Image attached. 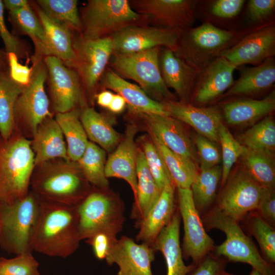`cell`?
Returning a JSON list of instances; mask_svg holds the SVG:
<instances>
[{"mask_svg":"<svg viewBox=\"0 0 275 275\" xmlns=\"http://www.w3.org/2000/svg\"><path fill=\"white\" fill-rule=\"evenodd\" d=\"M81 240L77 206L40 200L30 240L32 252L66 258L77 250Z\"/></svg>","mask_w":275,"mask_h":275,"instance_id":"cell-1","label":"cell"},{"mask_svg":"<svg viewBox=\"0 0 275 275\" xmlns=\"http://www.w3.org/2000/svg\"><path fill=\"white\" fill-rule=\"evenodd\" d=\"M75 162L57 159L36 166L31 191L42 201L78 206L90 191Z\"/></svg>","mask_w":275,"mask_h":275,"instance_id":"cell-2","label":"cell"},{"mask_svg":"<svg viewBox=\"0 0 275 275\" xmlns=\"http://www.w3.org/2000/svg\"><path fill=\"white\" fill-rule=\"evenodd\" d=\"M35 168L31 140L16 130L7 140L0 137V203H12L29 194Z\"/></svg>","mask_w":275,"mask_h":275,"instance_id":"cell-3","label":"cell"},{"mask_svg":"<svg viewBox=\"0 0 275 275\" xmlns=\"http://www.w3.org/2000/svg\"><path fill=\"white\" fill-rule=\"evenodd\" d=\"M82 38L96 40L112 36L131 25H145L146 16L135 12L127 0H89L80 11Z\"/></svg>","mask_w":275,"mask_h":275,"instance_id":"cell-4","label":"cell"},{"mask_svg":"<svg viewBox=\"0 0 275 275\" xmlns=\"http://www.w3.org/2000/svg\"><path fill=\"white\" fill-rule=\"evenodd\" d=\"M244 35L204 23L180 35L175 53L200 72Z\"/></svg>","mask_w":275,"mask_h":275,"instance_id":"cell-5","label":"cell"},{"mask_svg":"<svg viewBox=\"0 0 275 275\" xmlns=\"http://www.w3.org/2000/svg\"><path fill=\"white\" fill-rule=\"evenodd\" d=\"M42 57L32 55L31 73L29 83L18 96L14 106L15 130L27 138L33 137L38 126L52 116L49 99L45 90L47 71Z\"/></svg>","mask_w":275,"mask_h":275,"instance_id":"cell-6","label":"cell"},{"mask_svg":"<svg viewBox=\"0 0 275 275\" xmlns=\"http://www.w3.org/2000/svg\"><path fill=\"white\" fill-rule=\"evenodd\" d=\"M40 208V200L31 190L23 199L0 203V246L17 255L32 252L30 240Z\"/></svg>","mask_w":275,"mask_h":275,"instance_id":"cell-7","label":"cell"},{"mask_svg":"<svg viewBox=\"0 0 275 275\" xmlns=\"http://www.w3.org/2000/svg\"><path fill=\"white\" fill-rule=\"evenodd\" d=\"M205 223L209 228L222 231L226 236L224 242L214 246L215 256H224L231 261L249 264L262 275H274L270 263L261 256L238 222L215 207L205 216Z\"/></svg>","mask_w":275,"mask_h":275,"instance_id":"cell-8","label":"cell"},{"mask_svg":"<svg viewBox=\"0 0 275 275\" xmlns=\"http://www.w3.org/2000/svg\"><path fill=\"white\" fill-rule=\"evenodd\" d=\"M124 208L114 197L102 191H90L77 206L81 240L100 233L117 238L125 221Z\"/></svg>","mask_w":275,"mask_h":275,"instance_id":"cell-9","label":"cell"},{"mask_svg":"<svg viewBox=\"0 0 275 275\" xmlns=\"http://www.w3.org/2000/svg\"><path fill=\"white\" fill-rule=\"evenodd\" d=\"M159 53L157 47L132 53L113 54L111 64L118 75L134 80L145 92L165 101L173 100L174 96L161 76Z\"/></svg>","mask_w":275,"mask_h":275,"instance_id":"cell-10","label":"cell"},{"mask_svg":"<svg viewBox=\"0 0 275 275\" xmlns=\"http://www.w3.org/2000/svg\"><path fill=\"white\" fill-rule=\"evenodd\" d=\"M44 61L50 101L56 114L86 106L85 89L76 71L53 56L45 57Z\"/></svg>","mask_w":275,"mask_h":275,"instance_id":"cell-11","label":"cell"},{"mask_svg":"<svg viewBox=\"0 0 275 275\" xmlns=\"http://www.w3.org/2000/svg\"><path fill=\"white\" fill-rule=\"evenodd\" d=\"M196 1L133 0L129 1L136 13L146 16L155 27L172 31L179 36L192 28L196 19Z\"/></svg>","mask_w":275,"mask_h":275,"instance_id":"cell-12","label":"cell"},{"mask_svg":"<svg viewBox=\"0 0 275 275\" xmlns=\"http://www.w3.org/2000/svg\"><path fill=\"white\" fill-rule=\"evenodd\" d=\"M73 34L75 59L71 68L79 76L85 90L92 93L96 88L113 54L111 37L96 40L82 38Z\"/></svg>","mask_w":275,"mask_h":275,"instance_id":"cell-13","label":"cell"},{"mask_svg":"<svg viewBox=\"0 0 275 275\" xmlns=\"http://www.w3.org/2000/svg\"><path fill=\"white\" fill-rule=\"evenodd\" d=\"M178 197L184 228L182 255L197 265L214 250V241L204 228L190 188H178Z\"/></svg>","mask_w":275,"mask_h":275,"instance_id":"cell-14","label":"cell"},{"mask_svg":"<svg viewBox=\"0 0 275 275\" xmlns=\"http://www.w3.org/2000/svg\"><path fill=\"white\" fill-rule=\"evenodd\" d=\"M225 184L216 207L222 212L239 222L249 212L257 210L263 187L243 168L228 179Z\"/></svg>","mask_w":275,"mask_h":275,"instance_id":"cell-15","label":"cell"},{"mask_svg":"<svg viewBox=\"0 0 275 275\" xmlns=\"http://www.w3.org/2000/svg\"><path fill=\"white\" fill-rule=\"evenodd\" d=\"M179 35L168 29L135 25L125 28L113 34V54L138 52L163 46L175 52Z\"/></svg>","mask_w":275,"mask_h":275,"instance_id":"cell-16","label":"cell"},{"mask_svg":"<svg viewBox=\"0 0 275 275\" xmlns=\"http://www.w3.org/2000/svg\"><path fill=\"white\" fill-rule=\"evenodd\" d=\"M275 54V26L269 23L257 27L244 35L221 56L237 67L259 65Z\"/></svg>","mask_w":275,"mask_h":275,"instance_id":"cell-17","label":"cell"},{"mask_svg":"<svg viewBox=\"0 0 275 275\" xmlns=\"http://www.w3.org/2000/svg\"><path fill=\"white\" fill-rule=\"evenodd\" d=\"M147 124L150 133L173 152L193 161L199 167L193 140L179 120L170 115L152 113L136 114Z\"/></svg>","mask_w":275,"mask_h":275,"instance_id":"cell-18","label":"cell"},{"mask_svg":"<svg viewBox=\"0 0 275 275\" xmlns=\"http://www.w3.org/2000/svg\"><path fill=\"white\" fill-rule=\"evenodd\" d=\"M155 252L149 244H138L131 238L123 236L115 242L105 260L108 265H118L117 275H153L151 263Z\"/></svg>","mask_w":275,"mask_h":275,"instance_id":"cell-19","label":"cell"},{"mask_svg":"<svg viewBox=\"0 0 275 275\" xmlns=\"http://www.w3.org/2000/svg\"><path fill=\"white\" fill-rule=\"evenodd\" d=\"M237 67L219 57L202 70L196 79L193 98L200 104L210 102L222 95L234 84L233 73Z\"/></svg>","mask_w":275,"mask_h":275,"instance_id":"cell-20","label":"cell"},{"mask_svg":"<svg viewBox=\"0 0 275 275\" xmlns=\"http://www.w3.org/2000/svg\"><path fill=\"white\" fill-rule=\"evenodd\" d=\"M162 103L170 116L190 125L197 133L213 142H219L218 128L223 120L217 108L197 107L173 100L164 101Z\"/></svg>","mask_w":275,"mask_h":275,"instance_id":"cell-21","label":"cell"},{"mask_svg":"<svg viewBox=\"0 0 275 275\" xmlns=\"http://www.w3.org/2000/svg\"><path fill=\"white\" fill-rule=\"evenodd\" d=\"M137 129L134 124L128 125L123 139L109 156L105 167V174L107 178L116 177L123 179L130 185L134 200L137 195V148L134 142Z\"/></svg>","mask_w":275,"mask_h":275,"instance_id":"cell-22","label":"cell"},{"mask_svg":"<svg viewBox=\"0 0 275 275\" xmlns=\"http://www.w3.org/2000/svg\"><path fill=\"white\" fill-rule=\"evenodd\" d=\"M32 138L35 166L57 159L70 160L62 131L52 116L45 119L38 126Z\"/></svg>","mask_w":275,"mask_h":275,"instance_id":"cell-23","label":"cell"},{"mask_svg":"<svg viewBox=\"0 0 275 275\" xmlns=\"http://www.w3.org/2000/svg\"><path fill=\"white\" fill-rule=\"evenodd\" d=\"M175 186L172 183L163 187L153 207L138 226L137 241L152 246L160 231L169 223L175 212Z\"/></svg>","mask_w":275,"mask_h":275,"instance_id":"cell-24","label":"cell"},{"mask_svg":"<svg viewBox=\"0 0 275 275\" xmlns=\"http://www.w3.org/2000/svg\"><path fill=\"white\" fill-rule=\"evenodd\" d=\"M175 212L169 223L160 231L152 247L163 255L167 265V275H187L196 266L186 265L180 244V216Z\"/></svg>","mask_w":275,"mask_h":275,"instance_id":"cell-25","label":"cell"},{"mask_svg":"<svg viewBox=\"0 0 275 275\" xmlns=\"http://www.w3.org/2000/svg\"><path fill=\"white\" fill-rule=\"evenodd\" d=\"M102 82L104 86L124 99L133 113L170 115L162 103L152 99L140 86L125 80L113 71L106 72Z\"/></svg>","mask_w":275,"mask_h":275,"instance_id":"cell-26","label":"cell"},{"mask_svg":"<svg viewBox=\"0 0 275 275\" xmlns=\"http://www.w3.org/2000/svg\"><path fill=\"white\" fill-rule=\"evenodd\" d=\"M159 66L166 86L176 92L183 100L182 102L186 103V100L199 72L167 48L161 54Z\"/></svg>","mask_w":275,"mask_h":275,"instance_id":"cell-27","label":"cell"},{"mask_svg":"<svg viewBox=\"0 0 275 275\" xmlns=\"http://www.w3.org/2000/svg\"><path fill=\"white\" fill-rule=\"evenodd\" d=\"M275 109V93L272 91L261 100L239 99L225 104L223 108L226 122L233 126L254 125L269 115Z\"/></svg>","mask_w":275,"mask_h":275,"instance_id":"cell-28","label":"cell"},{"mask_svg":"<svg viewBox=\"0 0 275 275\" xmlns=\"http://www.w3.org/2000/svg\"><path fill=\"white\" fill-rule=\"evenodd\" d=\"M275 81L273 57L253 67L240 69V76L225 94V96L255 95L268 90Z\"/></svg>","mask_w":275,"mask_h":275,"instance_id":"cell-29","label":"cell"},{"mask_svg":"<svg viewBox=\"0 0 275 275\" xmlns=\"http://www.w3.org/2000/svg\"><path fill=\"white\" fill-rule=\"evenodd\" d=\"M31 4L43 26L47 40V56L60 59L71 68L75 59L73 48L74 32L66 25L48 18L34 2Z\"/></svg>","mask_w":275,"mask_h":275,"instance_id":"cell-30","label":"cell"},{"mask_svg":"<svg viewBox=\"0 0 275 275\" xmlns=\"http://www.w3.org/2000/svg\"><path fill=\"white\" fill-rule=\"evenodd\" d=\"M136 171L137 195L131 215L138 226L153 207L161 191L149 169L143 150L138 148Z\"/></svg>","mask_w":275,"mask_h":275,"instance_id":"cell-31","label":"cell"},{"mask_svg":"<svg viewBox=\"0 0 275 275\" xmlns=\"http://www.w3.org/2000/svg\"><path fill=\"white\" fill-rule=\"evenodd\" d=\"M8 20L12 25L13 34L17 36L26 35L31 38L35 46L33 55L43 58L47 56L45 31L31 2L23 8L9 11Z\"/></svg>","mask_w":275,"mask_h":275,"instance_id":"cell-32","label":"cell"},{"mask_svg":"<svg viewBox=\"0 0 275 275\" xmlns=\"http://www.w3.org/2000/svg\"><path fill=\"white\" fill-rule=\"evenodd\" d=\"M80 113L79 109H74L56 114L54 118L64 137L68 158L73 162L82 156L89 142L80 120Z\"/></svg>","mask_w":275,"mask_h":275,"instance_id":"cell-33","label":"cell"},{"mask_svg":"<svg viewBox=\"0 0 275 275\" xmlns=\"http://www.w3.org/2000/svg\"><path fill=\"white\" fill-rule=\"evenodd\" d=\"M24 87L11 78L9 69H0V137L4 140L15 130L14 106Z\"/></svg>","mask_w":275,"mask_h":275,"instance_id":"cell-34","label":"cell"},{"mask_svg":"<svg viewBox=\"0 0 275 275\" xmlns=\"http://www.w3.org/2000/svg\"><path fill=\"white\" fill-rule=\"evenodd\" d=\"M80 120L88 138L107 151H111L120 138L106 118L93 108L85 106L80 111Z\"/></svg>","mask_w":275,"mask_h":275,"instance_id":"cell-35","label":"cell"},{"mask_svg":"<svg viewBox=\"0 0 275 275\" xmlns=\"http://www.w3.org/2000/svg\"><path fill=\"white\" fill-rule=\"evenodd\" d=\"M243 169L263 188H274V154L243 147L240 157Z\"/></svg>","mask_w":275,"mask_h":275,"instance_id":"cell-36","label":"cell"},{"mask_svg":"<svg viewBox=\"0 0 275 275\" xmlns=\"http://www.w3.org/2000/svg\"><path fill=\"white\" fill-rule=\"evenodd\" d=\"M151 139L159 151L177 188H190L197 176L198 167L191 160L180 156L166 147L156 137Z\"/></svg>","mask_w":275,"mask_h":275,"instance_id":"cell-37","label":"cell"},{"mask_svg":"<svg viewBox=\"0 0 275 275\" xmlns=\"http://www.w3.org/2000/svg\"><path fill=\"white\" fill-rule=\"evenodd\" d=\"M106 161L105 150L89 141L84 153L76 162L90 184L98 188H106L108 181L105 174Z\"/></svg>","mask_w":275,"mask_h":275,"instance_id":"cell-38","label":"cell"},{"mask_svg":"<svg viewBox=\"0 0 275 275\" xmlns=\"http://www.w3.org/2000/svg\"><path fill=\"white\" fill-rule=\"evenodd\" d=\"M246 148L274 154L275 122L270 114L240 134L237 140Z\"/></svg>","mask_w":275,"mask_h":275,"instance_id":"cell-39","label":"cell"},{"mask_svg":"<svg viewBox=\"0 0 275 275\" xmlns=\"http://www.w3.org/2000/svg\"><path fill=\"white\" fill-rule=\"evenodd\" d=\"M222 174V168L219 165L199 172L190 187L198 211L207 208L214 201Z\"/></svg>","mask_w":275,"mask_h":275,"instance_id":"cell-40","label":"cell"},{"mask_svg":"<svg viewBox=\"0 0 275 275\" xmlns=\"http://www.w3.org/2000/svg\"><path fill=\"white\" fill-rule=\"evenodd\" d=\"M50 19L79 33L81 23L76 0H37L35 1Z\"/></svg>","mask_w":275,"mask_h":275,"instance_id":"cell-41","label":"cell"},{"mask_svg":"<svg viewBox=\"0 0 275 275\" xmlns=\"http://www.w3.org/2000/svg\"><path fill=\"white\" fill-rule=\"evenodd\" d=\"M218 135L222 147L221 156L223 161L221 182L222 186H224L229 178L233 165L241 155L243 146L232 136L223 121L218 128Z\"/></svg>","mask_w":275,"mask_h":275,"instance_id":"cell-42","label":"cell"},{"mask_svg":"<svg viewBox=\"0 0 275 275\" xmlns=\"http://www.w3.org/2000/svg\"><path fill=\"white\" fill-rule=\"evenodd\" d=\"M248 227L252 235L269 263L275 262V231L271 225L258 213L253 214L248 221Z\"/></svg>","mask_w":275,"mask_h":275,"instance_id":"cell-43","label":"cell"},{"mask_svg":"<svg viewBox=\"0 0 275 275\" xmlns=\"http://www.w3.org/2000/svg\"><path fill=\"white\" fill-rule=\"evenodd\" d=\"M142 144V150L149 169L158 187L161 191L165 185L174 183L171 175L160 152L153 141L144 138Z\"/></svg>","mask_w":275,"mask_h":275,"instance_id":"cell-44","label":"cell"},{"mask_svg":"<svg viewBox=\"0 0 275 275\" xmlns=\"http://www.w3.org/2000/svg\"><path fill=\"white\" fill-rule=\"evenodd\" d=\"M39 263L32 254L26 252L12 258L0 257V275H41Z\"/></svg>","mask_w":275,"mask_h":275,"instance_id":"cell-45","label":"cell"},{"mask_svg":"<svg viewBox=\"0 0 275 275\" xmlns=\"http://www.w3.org/2000/svg\"><path fill=\"white\" fill-rule=\"evenodd\" d=\"M4 7L0 0V36L4 42L5 51L15 54L19 59L30 60V47L25 41L13 34L8 29L4 19Z\"/></svg>","mask_w":275,"mask_h":275,"instance_id":"cell-46","label":"cell"},{"mask_svg":"<svg viewBox=\"0 0 275 275\" xmlns=\"http://www.w3.org/2000/svg\"><path fill=\"white\" fill-rule=\"evenodd\" d=\"M193 142L196 149L200 170L218 165L222 156L215 142L198 133L194 135Z\"/></svg>","mask_w":275,"mask_h":275,"instance_id":"cell-47","label":"cell"},{"mask_svg":"<svg viewBox=\"0 0 275 275\" xmlns=\"http://www.w3.org/2000/svg\"><path fill=\"white\" fill-rule=\"evenodd\" d=\"M257 210L258 214L272 226L275 222L274 188H263Z\"/></svg>","mask_w":275,"mask_h":275,"instance_id":"cell-48","label":"cell"},{"mask_svg":"<svg viewBox=\"0 0 275 275\" xmlns=\"http://www.w3.org/2000/svg\"><path fill=\"white\" fill-rule=\"evenodd\" d=\"M274 0H251L248 5V14L254 22H261L274 11Z\"/></svg>","mask_w":275,"mask_h":275,"instance_id":"cell-49","label":"cell"},{"mask_svg":"<svg viewBox=\"0 0 275 275\" xmlns=\"http://www.w3.org/2000/svg\"><path fill=\"white\" fill-rule=\"evenodd\" d=\"M225 262L218 256L208 254L196 265L189 275H219L225 270Z\"/></svg>","mask_w":275,"mask_h":275,"instance_id":"cell-50","label":"cell"},{"mask_svg":"<svg viewBox=\"0 0 275 275\" xmlns=\"http://www.w3.org/2000/svg\"><path fill=\"white\" fill-rule=\"evenodd\" d=\"M244 0H218L211 7V13L216 17L228 19L236 16L241 11Z\"/></svg>","mask_w":275,"mask_h":275,"instance_id":"cell-51","label":"cell"},{"mask_svg":"<svg viewBox=\"0 0 275 275\" xmlns=\"http://www.w3.org/2000/svg\"><path fill=\"white\" fill-rule=\"evenodd\" d=\"M105 233H98L86 240L92 247L95 257L99 260L105 259L112 247L117 240Z\"/></svg>","mask_w":275,"mask_h":275,"instance_id":"cell-52","label":"cell"},{"mask_svg":"<svg viewBox=\"0 0 275 275\" xmlns=\"http://www.w3.org/2000/svg\"><path fill=\"white\" fill-rule=\"evenodd\" d=\"M9 72L11 78L17 83L25 86L30 80L31 68L20 63L16 56L9 53Z\"/></svg>","mask_w":275,"mask_h":275,"instance_id":"cell-53","label":"cell"},{"mask_svg":"<svg viewBox=\"0 0 275 275\" xmlns=\"http://www.w3.org/2000/svg\"><path fill=\"white\" fill-rule=\"evenodd\" d=\"M126 104L125 100L122 96L119 94H114L108 108L113 113H119L124 109Z\"/></svg>","mask_w":275,"mask_h":275,"instance_id":"cell-54","label":"cell"},{"mask_svg":"<svg viewBox=\"0 0 275 275\" xmlns=\"http://www.w3.org/2000/svg\"><path fill=\"white\" fill-rule=\"evenodd\" d=\"M114 94L109 91H103L97 95V102L101 107L108 108Z\"/></svg>","mask_w":275,"mask_h":275,"instance_id":"cell-55","label":"cell"},{"mask_svg":"<svg viewBox=\"0 0 275 275\" xmlns=\"http://www.w3.org/2000/svg\"><path fill=\"white\" fill-rule=\"evenodd\" d=\"M4 8L9 11L16 10L28 6L30 1L27 0H4L3 1Z\"/></svg>","mask_w":275,"mask_h":275,"instance_id":"cell-56","label":"cell"},{"mask_svg":"<svg viewBox=\"0 0 275 275\" xmlns=\"http://www.w3.org/2000/svg\"><path fill=\"white\" fill-rule=\"evenodd\" d=\"M0 69L8 70V56L5 50L0 49Z\"/></svg>","mask_w":275,"mask_h":275,"instance_id":"cell-57","label":"cell"},{"mask_svg":"<svg viewBox=\"0 0 275 275\" xmlns=\"http://www.w3.org/2000/svg\"><path fill=\"white\" fill-rule=\"evenodd\" d=\"M249 275H262L258 271L255 269H252L250 274Z\"/></svg>","mask_w":275,"mask_h":275,"instance_id":"cell-58","label":"cell"},{"mask_svg":"<svg viewBox=\"0 0 275 275\" xmlns=\"http://www.w3.org/2000/svg\"><path fill=\"white\" fill-rule=\"evenodd\" d=\"M219 275H234V274L229 273L224 270Z\"/></svg>","mask_w":275,"mask_h":275,"instance_id":"cell-59","label":"cell"}]
</instances>
